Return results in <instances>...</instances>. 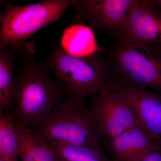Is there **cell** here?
Listing matches in <instances>:
<instances>
[{
    "mask_svg": "<svg viewBox=\"0 0 161 161\" xmlns=\"http://www.w3.org/2000/svg\"><path fill=\"white\" fill-rule=\"evenodd\" d=\"M112 63L119 81L161 92V44L120 41Z\"/></svg>",
    "mask_w": 161,
    "mask_h": 161,
    "instance_id": "5b68a950",
    "label": "cell"
},
{
    "mask_svg": "<svg viewBox=\"0 0 161 161\" xmlns=\"http://www.w3.org/2000/svg\"><path fill=\"white\" fill-rule=\"evenodd\" d=\"M89 109L104 138L110 140L139 125L134 111L113 86L92 98Z\"/></svg>",
    "mask_w": 161,
    "mask_h": 161,
    "instance_id": "8992f818",
    "label": "cell"
},
{
    "mask_svg": "<svg viewBox=\"0 0 161 161\" xmlns=\"http://www.w3.org/2000/svg\"><path fill=\"white\" fill-rule=\"evenodd\" d=\"M0 161H14L12 160L8 159H6L0 157Z\"/></svg>",
    "mask_w": 161,
    "mask_h": 161,
    "instance_id": "ac0fdd59",
    "label": "cell"
},
{
    "mask_svg": "<svg viewBox=\"0 0 161 161\" xmlns=\"http://www.w3.org/2000/svg\"><path fill=\"white\" fill-rule=\"evenodd\" d=\"M14 52L0 47V112L12 113L14 101Z\"/></svg>",
    "mask_w": 161,
    "mask_h": 161,
    "instance_id": "4fadbf2b",
    "label": "cell"
},
{
    "mask_svg": "<svg viewBox=\"0 0 161 161\" xmlns=\"http://www.w3.org/2000/svg\"><path fill=\"white\" fill-rule=\"evenodd\" d=\"M75 0H47L16 6L6 3L0 17V47L16 50L36 32L60 19Z\"/></svg>",
    "mask_w": 161,
    "mask_h": 161,
    "instance_id": "277c9868",
    "label": "cell"
},
{
    "mask_svg": "<svg viewBox=\"0 0 161 161\" xmlns=\"http://www.w3.org/2000/svg\"><path fill=\"white\" fill-rule=\"evenodd\" d=\"M19 138L14 113L0 112V157L18 160Z\"/></svg>",
    "mask_w": 161,
    "mask_h": 161,
    "instance_id": "5bb4252c",
    "label": "cell"
},
{
    "mask_svg": "<svg viewBox=\"0 0 161 161\" xmlns=\"http://www.w3.org/2000/svg\"><path fill=\"white\" fill-rule=\"evenodd\" d=\"M156 6L154 1L137 0L117 34L120 41L161 44V12Z\"/></svg>",
    "mask_w": 161,
    "mask_h": 161,
    "instance_id": "9c48e42d",
    "label": "cell"
},
{
    "mask_svg": "<svg viewBox=\"0 0 161 161\" xmlns=\"http://www.w3.org/2000/svg\"><path fill=\"white\" fill-rule=\"evenodd\" d=\"M14 76L16 123L31 128L66 99L62 86L49 75L46 62L26 53Z\"/></svg>",
    "mask_w": 161,
    "mask_h": 161,
    "instance_id": "6da1fadb",
    "label": "cell"
},
{
    "mask_svg": "<svg viewBox=\"0 0 161 161\" xmlns=\"http://www.w3.org/2000/svg\"><path fill=\"white\" fill-rule=\"evenodd\" d=\"M137 0H75L74 24L116 34L126 23Z\"/></svg>",
    "mask_w": 161,
    "mask_h": 161,
    "instance_id": "52a82bcc",
    "label": "cell"
},
{
    "mask_svg": "<svg viewBox=\"0 0 161 161\" xmlns=\"http://www.w3.org/2000/svg\"><path fill=\"white\" fill-rule=\"evenodd\" d=\"M113 88L129 104L139 125L161 145V96L147 89L119 81Z\"/></svg>",
    "mask_w": 161,
    "mask_h": 161,
    "instance_id": "ba28073f",
    "label": "cell"
},
{
    "mask_svg": "<svg viewBox=\"0 0 161 161\" xmlns=\"http://www.w3.org/2000/svg\"><path fill=\"white\" fill-rule=\"evenodd\" d=\"M156 5H158L161 7V0H158V1H154Z\"/></svg>",
    "mask_w": 161,
    "mask_h": 161,
    "instance_id": "e0dca14e",
    "label": "cell"
},
{
    "mask_svg": "<svg viewBox=\"0 0 161 161\" xmlns=\"http://www.w3.org/2000/svg\"><path fill=\"white\" fill-rule=\"evenodd\" d=\"M84 100L64 99L30 129L48 141L104 151V138Z\"/></svg>",
    "mask_w": 161,
    "mask_h": 161,
    "instance_id": "3957f363",
    "label": "cell"
},
{
    "mask_svg": "<svg viewBox=\"0 0 161 161\" xmlns=\"http://www.w3.org/2000/svg\"><path fill=\"white\" fill-rule=\"evenodd\" d=\"M60 45L68 53L79 58L88 57L103 51L98 46L92 28L82 24L67 26L62 34Z\"/></svg>",
    "mask_w": 161,
    "mask_h": 161,
    "instance_id": "8fae6325",
    "label": "cell"
},
{
    "mask_svg": "<svg viewBox=\"0 0 161 161\" xmlns=\"http://www.w3.org/2000/svg\"><path fill=\"white\" fill-rule=\"evenodd\" d=\"M22 161H58L50 143L30 128L16 123Z\"/></svg>",
    "mask_w": 161,
    "mask_h": 161,
    "instance_id": "7c38bea8",
    "label": "cell"
},
{
    "mask_svg": "<svg viewBox=\"0 0 161 161\" xmlns=\"http://www.w3.org/2000/svg\"><path fill=\"white\" fill-rule=\"evenodd\" d=\"M159 145L139 125L110 140V160L141 161Z\"/></svg>",
    "mask_w": 161,
    "mask_h": 161,
    "instance_id": "30bf717a",
    "label": "cell"
},
{
    "mask_svg": "<svg viewBox=\"0 0 161 161\" xmlns=\"http://www.w3.org/2000/svg\"><path fill=\"white\" fill-rule=\"evenodd\" d=\"M49 141L58 161H110L104 151L91 147Z\"/></svg>",
    "mask_w": 161,
    "mask_h": 161,
    "instance_id": "9a60e30c",
    "label": "cell"
},
{
    "mask_svg": "<svg viewBox=\"0 0 161 161\" xmlns=\"http://www.w3.org/2000/svg\"><path fill=\"white\" fill-rule=\"evenodd\" d=\"M141 161H161V145L148 153Z\"/></svg>",
    "mask_w": 161,
    "mask_h": 161,
    "instance_id": "2e32d148",
    "label": "cell"
},
{
    "mask_svg": "<svg viewBox=\"0 0 161 161\" xmlns=\"http://www.w3.org/2000/svg\"><path fill=\"white\" fill-rule=\"evenodd\" d=\"M102 52L79 58L68 53L59 44L53 45L46 64L62 86L67 99H84L87 95L93 98L116 82L111 78L109 63Z\"/></svg>",
    "mask_w": 161,
    "mask_h": 161,
    "instance_id": "7a4b0ae2",
    "label": "cell"
}]
</instances>
